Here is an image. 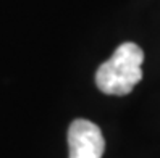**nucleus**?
Masks as SVG:
<instances>
[{"mask_svg": "<svg viewBox=\"0 0 160 158\" xmlns=\"http://www.w3.org/2000/svg\"><path fill=\"white\" fill-rule=\"evenodd\" d=\"M144 52L134 42H125L102 63L96 73V84L108 95H126L142 79Z\"/></svg>", "mask_w": 160, "mask_h": 158, "instance_id": "obj_1", "label": "nucleus"}, {"mask_svg": "<svg viewBox=\"0 0 160 158\" xmlns=\"http://www.w3.org/2000/svg\"><path fill=\"white\" fill-rule=\"evenodd\" d=\"M70 158H102L105 139L97 124L88 119H74L68 129Z\"/></svg>", "mask_w": 160, "mask_h": 158, "instance_id": "obj_2", "label": "nucleus"}]
</instances>
